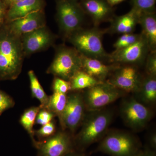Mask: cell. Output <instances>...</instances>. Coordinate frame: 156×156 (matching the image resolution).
Returning <instances> with one entry per match:
<instances>
[{
  "label": "cell",
  "mask_w": 156,
  "mask_h": 156,
  "mask_svg": "<svg viewBox=\"0 0 156 156\" xmlns=\"http://www.w3.org/2000/svg\"><path fill=\"white\" fill-rule=\"evenodd\" d=\"M20 37L8 29L0 30V80H14L22 69L23 56Z\"/></svg>",
  "instance_id": "7a4b0ae2"
},
{
  "label": "cell",
  "mask_w": 156,
  "mask_h": 156,
  "mask_svg": "<svg viewBox=\"0 0 156 156\" xmlns=\"http://www.w3.org/2000/svg\"><path fill=\"white\" fill-rule=\"evenodd\" d=\"M45 26L44 15L42 10L10 21L8 29L13 34L21 37L25 34Z\"/></svg>",
  "instance_id": "9a60e30c"
},
{
  "label": "cell",
  "mask_w": 156,
  "mask_h": 156,
  "mask_svg": "<svg viewBox=\"0 0 156 156\" xmlns=\"http://www.w3.org/2000/svg\"><path fill=\"white\" fill-rule=\"evenodd\" d=\"M22 44L24 55H30L44 50L52 44L54 37L46 26L22 36Z\"/></svg>",
  "instance_id": "5bb4252c"
},
{
  "label": "cell",
  "mask_w": 156,
  "mask_h": 156,
  "mask_svg": "<svg viewBox=\"0 0 156 156\" xmlns=\"http://www.w3.org/2000/svg\"><path fill=\"white\" fill-rule=\"evenodd\" d=\"M142 148L140 140L132 133L108 130L99 141L96 151L110 156H135Z\"/></svg>",
  "instance_id": "277c9868"
},
{
  "label": "cell",
  "mask_w": 156,
  "mask_h": 156,
  "mask_svg": "<svg viewBox=\"0 0 156 156\" xmlns=\"http://www.w3.org/2000/svg\"><path fill=\"white\" fill-rule=\"evenodd\" d=\"M53 92L67 94L71 91V85L69 81L56 77L53 84Z\"/></svg>",
  "instance_id": "4316f807"
},
{
  "label": "cell",
  "mask_w": 156,
  "mask_h": 156,
  "mask_svg": "<svg viewBox=\"0 0 156 156\" xmlns=\"http://www.w3.org/2000/svg\"><path fill=\"white\" fill-rule=\"evenodd\" d=\"M119 112L126 126L135 132L143 130L154 116L152 108L140 103L134 96L126 95L121 101Z\"/></svg>",
  "instance_id": "5b68a950"
},
{
  "label": "cell",
  "mask_w": 156,
  "mask_h": 156,
  "mask_svg": "<svg viewBox=\"0 0 156 156\" xmlns=\"http://www.w3.org/2000/svg\"><path fill=\"white\" fill-rule=\"evenodd\" d=\"M134 94V98L140 103L151 108L156 102V76L143 77L139 89Z\"/></svg>",
  "instance_id": "d6986e66"
},
{
  "label": "cell",
  "mask_w": 156,
  "mask_h": 156,
  "mask_svg": "<svg viewBox=\"0 0 156 156\" xmlns=\"http://www.w3.org/2000/svg\"><path fill=\"white\" fill-rule=\"evenodd\" d=\"M156 0H131L132 9L140 13L155 12Z\"/></svg>",
  "instance_id": "484cf974"
},
{
  "label": "cell",
  "mask_w": 156,
  "mask_h": 156,
  "mask_svg": "<svg viewBox=\"0 0 156 156\" xmlns=\"http://www.w3.org/2000/svg\"><path fill=\"white\" fill-rule=\"evenodd\" d=\"M127 93L106 81L85 89L83 96L87 111L90 112L105 108Z\"/></svg>",
  "instance_id": "8992f818"
},
{
  "label": "cell",
  "mask_w": 156,
  "mask_h": 156,
  "mask_svg": "<svg viewBox=\"0 0 156 156\" xmlns=\"http://www.w3.org/2000/svg\"><path fill=\"white\" fill-rule=\"evenodd\" d=\"M56 133V126L53 121L42 126L41 128L34 132V134L41 138H48Z\"/></svg>",
  "instance_id": "83f0119b"
},
{
  "label": "cell",
  "mask_w": 156,
  "mask_h": 156,
  "mask_svg": "<svg viewBox=\"0 0 156 156\" xmlns=\"http://www.w3.org/2000/svg\"><path fill=\"white\" fill-rule=\"evenodd\" d=\"M65 156H87L85 154L82 153L76 152L75 151L69 153L67 155Z\"/></svg>",
  "instance_id": "8d00e7d4"
},
{
  "label": "cell",
  "mask_w": 156,
  "mask_h": 156,
  "mask_svg": "<svg viewBox=\"0 0 156 156\" xmlns=\"http://www.w3.org/2000/svg\"><path fill=\"white\" fill-rule=\"evenodd\" d=\"M143 77L137 66L123 65L115 70L106 81L126 93H134L139 89Z\"/></svg>",
  "instance_id": "7c38bea8"
},
{
  "label": "cell",
  "mask_w": 156,
  "mask_h": 156,
  "mask_svg": "<svg viewBox=\"0 0 156 156\" xmlns=\"http://www.w3.org/2000/svg\"><path fill=\"white\" fill-rule=\"evenodd\" d=\"M135 156H156V150H154L148 146H146Z\"/></svg>",
  "instance_id": "1f68e13d"
},
{
  "label": "cell",
  "mask_w": 156,
  "mask_h": 156,
  "mask_svg": "<svg viewBox=\"0 0 156 156\" xmlns=\"http://www.w3.org/2000/svg\"><path fill=\"white\" fill-rule=\"evenodd\" d=\"M81 69L80 53L74 48L63 46L58 48L56 51L47 73L69 81L75 74Z\"/></svg>",
  "instance_id": "ba28073f"
},
{
  "label": "cell",
  "mask_w": 156,
  "mask_h": 156,
  "mask_svg": "<svg viewBox=\"0 0 156 156\" xmlns=\"http://www.w3.org/2000/svg\"><path fill=\"white\" fill-rule=\"evenodd\" d=\"M145 62L147 75L156 76V51L150 52Z\"/></svg>",
  "instance_id": "4dcf8cb0"
},
{
  "label": "cell",
  "mask_w": 156,
  "mask_h": 156,
  "mask_svg": "<svg viewBox=\"0 0 156 156\" xmlns=\"http://www.w3.org/2000/svg\"><path fill=\"white\" fill-rule=\"evenodd\" d=\"M41 108V106L32 107L23 112L20 117V122L22 127L29 134L34 145H36L37 142L34 139V126L35 123L36 119L37 114Z\"/></svg>",
  "instance_id": "7402d4cb"
},
{
  "label": "cell",
  "mask_w": 156,
  "mask_h": 156,
  "mask_svg": "<svg viewBox=\"0 0 156 156\" xmlns=\"http://www.w3.org/2000/svg\"><path fill=\"white\" fill-rule=\"evenodd\" d=\"M69 81L71 91L85 90L101 83L82 69L77 72Z\"/></svg>",
  "instance_id": "44dd1931"
},
{
  "label": "cell",
  "mask_w": 156,
  "mask_h": 156,
  "mask_svg": "<svg viewBox=\"0 0 156 156\" xmlns=\"http://www.w3.org/2000/svg\"><path fill=\"white\" fill-rule=\"evenodd\" d=\"M138 24L141 26V33L147 41L151 52L156 51L155 12L140 13Z\"/></svg>",
  "instance_id": "ffe728a7"
},
{
  "label": "cell",
  "mask_w": 156,
  "mask_h": 156,
  "mask_svg": "<svg viewBox=\"0 0 156 156\" xmlns=\"http://www.w3.org/2000/svg\"><path fill=\"white\" fill-rule=\"evenodd\" d=\"M67 100V94L53 92V95L49 96L48 104L44 108L52 112L59 119L66 106Z\"/></svg>",
  "instance_id": "cb8c5ba5"
},
{
  "label": "cell",
  "mask_w": 156,
  "mask_h": 156,
  "mask_svg": "<svg viewBox=\"0 0 156 156\" xmlns=\"http://www.w3.org/2000/svg\"><path fill=\"white\" fill-rule=\"evenodd\" d=\"M105 30L98 27L89 29L80 28L68 37L75 49L82 55L95 58L104 63H110V54L105 50L102 38Z\"/></svg>",
  "instance_id": "3957f363"
},
{
  "label": "cell",
  "mask_w": 156,
  "mask_h": 156,
  "mask_svg": "<svg viewBox=\"0 0 156 156\" xmlns=\"http://www.w3.org/2000/svg\"><path fill=\"white\" fill-rule=\"evenodd\" d=\"M141 38L133 44L124 49L115 50L110 54V63L137 66L145 62L151 52L148 44L142 34Z\"/></svg>",
  "instance_id": "30bf717a"
},
{
  "label": "cell",
  "mask_w": 156,
  "mask_h": 156,
  "mask_svg": "<svg viewBox=\"0 0 156 156\" xmlns=\"http://www.w3.org/2000/svg\"><path fill=\"white\" fill-rule=\"evenodd\" d=\"M77 1H78V0H77Z\"/></svg>",
  "instance_id": "74e56055"
},
{
  "label": "cell",
  "mask_w": 156,
  "mask_h": 156,
  "mask_svg": "<svg viewBox=\"0 0 156 156\" xmlns=\"http://www.w3.org/2000/svg\"><path fill=\"white\" fill-rule=\"evenodd\" d=\"M78 91L68 93L66 106L59 119L62 129H67L73 134L81 126L87 111L83 93Z\"/></svg>",
  "instance_id": "9c48e42d"
},
{
  "label": "cell",
  "mask_w": 156,
  "mask_h": 156,
  "mask_svg": "<svg viewBox=\"0 0 156 156\" xmlns=\"http://www.w3.org/2000/svg\"><path fill=\"white\" fill-rule=\"evenodd\" d=\"M107 2L112 7L122 2L125 0H106Z\"/></svg>",
  "instance_id": "d590c367"
},
{
  "label": "cell",
  "mask_w": 156,
  "mask_h": 156,
  "mask_svg": "<svg viewBox=\"0 0 156 156\" xmlns=\"http://www.w3.org/2000/svg\"><path fill=\"white\" fill-rule=\"evenodd\" d=\"M80 55L81 69L99 82L106 81L120 65L115 63L106 64L98 59Z\"/></svg>",
  "instance_id": "2e32d148"
},
{
  "label": "cell",
  "mask_w": 156,
  "mask_h": 156,
  "mask_svg": "<svg viewBox=\"0 0 156 156\" xmlns=\"http://www.w3.org/2000/svg\"><path fill=\"white\" fill-rule=\"evenodd\" d=\"M56 116L52 112L44 108H41L39 112L36 119L35 122L37 124L43 126L53 121Z\"/></svg>",
  "instance_id": "f1b7e54d"
},
{
  "label": "cell",
  "mask_w": 156,
  "mask_h": 156,
  "mask_svg": "<svg viewBox=\"0 0 156 156\" xmlns=\"http://www.w3.org/2000/svg\"><path fill=\"white\" fill-rule=\"evenodd\" d=\"M38 156H65L75 151L74 137L64 131H59L45 140L37 142Z\"/></svg>",
  "instance_id": "8fae6325"
},
{
  "label": "cell",
  "mask_w": 156,
  "mask_h": 156,
  "mask_svg": "<svg viewBox=\"0 0 156 156\" xmlns=\"http://www.w3.org/2000/svg\"><path fill=\"white\" fill-rule=\"evenodd\" d=\"M15 105L13 98L5 92L0 90V115L4 112L12 108Z\"/></svg>",
  "instance_id": "f546056e"
},
{
  "label": "cell",
  "mask_w": 156,
  "mask_h": 156,
  "mask_svg": "<svg viewBox=\"0 0 156 156\" xmlns=\"http://www.w3.org/2000/svg\"><path fill=\"white\" fill-rule=\"evenodd\" d=\"M56 17L60 30L66 37L82 28L85 13L77 0H57Z\"/></svg>",
  "instance_id": "52a82bcc"
},
{
  "label": "cell",
  "mask_w": 156,
  "mask_h": 156,
  "mask_svg": "<svg viewBox=\"0 0 156 156\" xmlns=\"http://www.w3.org/2000/svg\"><path fill=\"white\" fill-rule=\"evenodd\" d=\"M3 1H4V0H3Z\"/></svg>",
  "instance_id": "f35d334b"
},
{
  "label": "cell",
  "mask_w": 156,
  "mask_h": 156,
  "mask_svg": "<svg viewBox=\"0 0 156 156\" xmlns=\"http://www.w3.org/2000/svg\"><path fill=\"white\" fill-rule=\"evenodd\" d=\"M44 5V0H23L10 6L5 17L9 22L34 12L42 11Z\"/></svg>",
  "instance_id": "ac0fdd59"
},
{
  "label": "cell",
  "mask_w": 156,
  "mask_h": 156,
  "mask_svg": "<svg viewBox=\"0 0 156 156\" xmlns=\"http://www.w3.org/2000/svg\"><path fill=\"white\" fill-rule=\"evenodd\" d=\"M147 146L154 150L156 149V134L155 132L151 133L148 138Z\"/></svg>",
  "instance_id": "836d02e7"
},
{
  "label": "cell",
  "mask_w": 156,
  "mask_h": 156,
  "mask_svg": "<svg viewBox=\"0 0 156 156\" xmlns=\"http://www.w3.org/2000/svg\"><path fill=\"white\" fill-rule=\"evenodd\" d=\"M23 0H4V3L5 4L7 7H9L14 5L15 3L18 2H21Z\"/></svg>",
  "instance_id": "e575fe53"
},
{
  "label": "cell",
  "mask_w": 156,
  "mask_h": 156,
  "mask_svg": "<svg viewBox=\"0 0 156 156\" xmlns=\"http://www.w3.org/2000/svg\"><path fill=\"white\" fill-rule=\"evenodd\" d=\"M88 112L81 124L80 130L74 137L76 147L81 151L103 138L114 117L111 109Z\"/></svg>",
  "instance_id": "6da1fadb"
},
{
  "label": "cell",
  "mask_w": 156,
  "mask_h": 156,
  "mask_svg": "<svg viewBox=\"0 0 156 156\" xmlns=\"http://www.w3.org/2000/svg\"><path fill=\"white\" fill-rule=\"evenodd\" d=\"M140 13L131 9L128 13L121 16H115L108 28L105 30V33L123 34L133 33L139 23Z\"/></svg>",
  "instance_id": "e0dca14e"
},
{
  "label": "cell",
  "mask_w": 156,
  "mask_h": 156,
  "mask_svg": "<svg viewBox=\"0 0 156 156\" xmlns=\"http://www.w3.org/2000/svg\"><path fill=\"white\" fill-rule=\"evenodd\" d=\"M28 74L32 95L40 101L41 108H45L48 104L49 96L45 92L34 71H29Z\"/></svg>",
  "instance_id": "603a6c76"
},
{
  "label": "cell",
  "mask_w": 156,
  "mask_h": 156,
  "mask_svg": "<svg viewBox=\"0 0 156 156\" xmlns=\"http://www.w3.org/2000/svg\"><path fill=\"white\" fill-rule=\"evenodd\" d=\"M142 34L129 33L122 34L114 44L115 50L124 49L138 41L142 37Z\"/></svg>",
  "instance_id": "d4e9b609"
},
{
  "label": "cell",
  "mask_w": 156,
  "mask_h": 156,
  "mask_svg": "<svg viewBox=\"0 0 156 156\" xmlns=\"http://www.w3.org/2000/svg\"><path fill=\"white\" fill-rule=\"evenodd\" d=\"M7 8L3 0H0V26L2 24L4 19L6 17Z\"/></svg>",
  "instance_id": "d6a6232c"
},
{
  "label": "cell",
  "mask_w": 156,
  "mask_h": 156,
  "mask_svg": "<svg viewBox=\"0 0 156 156\" xmlns=\"http://www.w3.org/2000/svg\"><path fill=\"white\" fill-rule=\"evenodd\" d=\"M79 3L95 27H98L102 23L110 22L115 16L113 7L106 0H80Z\"/></svg>",
  "instance_id": "4fadbf2b"
}]
</instances>
